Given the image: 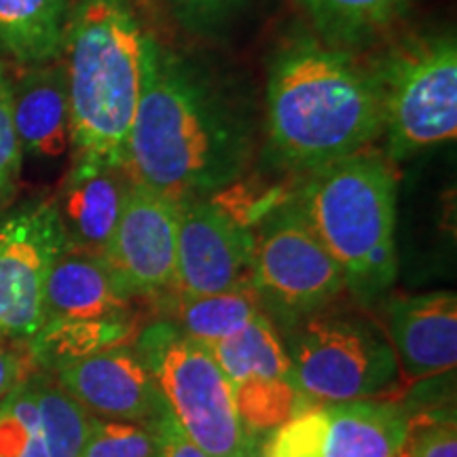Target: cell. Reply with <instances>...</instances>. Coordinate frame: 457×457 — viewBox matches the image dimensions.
Listing matches in <instances>:
<instances>
[{
	"label": "cell",
	"mask_w": 457,
	"mask_h": 457,
	"mask_svg": "<svg viewBox=\"0 0 457 457\" xmlns=\"http://www.w3.org/2000/svg\"><path fill=\"white\" fill-rule=\"evenodd\" d=\"M324 411V457H398L407 441L411 415L394 400L356 398Z\"/></svg>",
	"instance_id": "e0dca14e"
},
{
	"label": "cell",
	"mask_w": 457,
	"mask_h": 457,
	"mask_svg": "<svg viewBox=\"0 0 457 457\" xmlns=\"http://www.w3.org/2000/svg\"><path fill=\"white\" fill-rule=\"evenodd\" d=\"M145 360L165 407L208 457H244L250 438L239 421L233 386L208 345L174 324L155 322L140 335Z\"/></svg>",
	"instance_id": "8992f818"
},
{
	"label": "cell",
	"mask_w": 457,
	"mask_h": 457,
	"mask_svg": "<svg viewBox=\"0 0 457 457\" xmlns=\"http://www.w3.org/2000/svg\"><path fill=\"white\" fill-rule=\"evenodd\" d=\"M28 379L0 400V457H49Z\"/></svg>",
	"instance_id": "d4e9b609"
},
{
	"label": "cell",
	"mask_w": 457,
	"mask_h": 457,
	"mask_svg": "<svg viewBox=\"0 0 457 457\" xmlns=\"http://www.w3.org/2000/svg\"><path fill=\"white\" fill-rule=\"evenodd\" d=\"M398 457H457L455 421H432L417 428L411 424Z\"/></svg>",
	"instance_id": "f1b7e54d"
},
{
	"label": "cell",
	"mask_w": 457,
	"mask_h": 457,
	"mask_svg": "<svg viewBox=\"0 0 457 457\" xmlns=\"http://www.w3.org/2000/svg\"><path fill=\"white\" fill-rule=\"evenodd\" d=\"M370 68L379 96L386 157L403 162L457 136V43L453 32L400 38Z\"/></svg>",
	"instance_id": "5b68a950"
},
{
	"label": "cell",
	"mask_w": 457,
	"mask_h": 457,
	"mask_svg": "<svg viewBox=\"0 0 457 457\" xmlns=\"http://www.w3.org/2000/svg\"><path fill=\"white\" fill-rule=\"evenodd\" d=\"M81 457H159L155 426L111 421L91 415Z\"/></svg>",
	"instance_id": "484cf974"
},
{
	"label": "cell",
	"mask_w": 457,
	"mask_h": 457,
	"mask_svg": "<svg viewBox=\"0 0 457 457\" xmlns=\"http://www.w3.org/2000/svg\"><path fill=\"white\" fill-rule=\"evenodd\" d=\"M21 151L13 119V89L3 62H0V205L15 195L21 174Z\"/></svg>",
	"instance_id": "83f0119b"
},
{
	"label": "cell",
	"mask_w": 457,
	"mask_h": 457,
	"mask_svg": "<svg viewBox=\"0 0 457 457\" xmlns=\"http://www.w3.org/2000/svg\"><path fill=\"white\" fill-rule=\"evenodd\" d=\"M244 457H265V455H262V451H261V453H253V451H250V447H248V451H245Z\"/></svg>",
	"instance_id": "d6a6232c"
},
{
	"label": "cell",
	"mask_w": 457,
	"mask_h": 457,
	"mask_svg": "<svg viewBox=\"0 0 457 457\" xmlns=\"http://www.w3.org/2000/svg\"><path fill=\"white\" fill-rule=\"evenodd\" d=\"M239 421L245 434L276 430L299 411V396L293 377L282 379H265L250 377L233 387Z\"/></svg>",
	"instance_id": "cb8c5ba5"
},
{
	"label": "cell",
	"mask_w": 457,
	"mask_h": 457,
	"mask_svg": "<svg viewBox=\"0 0 457 457\" xmlns=\"http://www.w3.org/2000/svg\"><path fill=\"white\" fill-rule=\"evenodd\" d=\"M250 151L242 114L195 68L148 37L145 83L125 146L131 182L176 202L202 199L237 180Z\"/></svg>",
	"instance_id": "6da1fadb"
},
{
	"label": "cell",
	"mask_w": 457,
	"mask_h": 457,
	"mask_svg": "<svg viewBox=\"0 0 457 457\" xmlns=\"http://www.w3.org/2000/svg\"><path fill=\"white\" fill-rule=\"evenodd\" d=\"M171 303L176 318L174 327L204 345H212L237 335L265 312L259 293L250 282L204 296L171 295Z\"/></svg>",
	"instance_id": "ffe728a7"
},
{
	"label": "cell",
	"mask_w": 457,
	"mask_h": 457,
	"mask_svg": "<svg viewBox=\"0 0 457 457\" xmlns=\"http://www.w3.org/2000/svg\"><path fill=\"white\" fill-rule=\"evenodd\" d=\"M153 426H155L159 438V457H208L187 436L179 421L174 420V415L170 413V409H165L153 421Z\"/></svg>",
	"instance_id": "1f68e13d"
},
{
	"label": "cell",
	"mask_w": 457,
	"mask_h": 457,
	"mask_svg": "<svg viewBox=\"0 0 457 457\" xmlns=\"http://www.w3.org/2000/svg\"><path fill=\"white\" fill-rule=\"evenodd\" d=\"M176 13L191 28H210L233 13L242 0H170Z\"/></svg>",
	"instance_id": "4dcf8cb0"
},
{
	"label": "cell",
	"mask_w": 457,
	"mask_h": 457,
	"mask_svg": "<svg viewBox=\"0 0 457 457\" xmlns=\"http://www.w3.org/2000/svg\"><path fill=\"white\" fill-rule=\"evenodd\" d=\"M54 377L100 420L153 424L168 409L145 360L125 345L72 360Z\"/></svg>",
	"instance_id": "7c38bea8"
},
{
	"label": "cell",
	"mask_w": 457,
	"mask_h": 457,
	"mask_svg": "<svg viewBox=\"0 0 457 457\" xmlns=\"http://www.w3.org/2000/svg\"><path fill=\"white\" fill-rule=\"evenodd\" d=\"M265 104L270 148L288 170L312 174L381 138L370 68L320 37H295L278 51Z\"/></svg>",
	"instance_id": "7a4b0ae2"
},
{
	"label": "cell",
	"mask_w": 457,
	"mask_h": 457,
	"mask_svg": "<svg viewBox=\"0 0 457 457\" xmlns=\"http://www.w3.org/2000/svg\"><path fill=\"white\" fill-rule=\"evenodd\" d=\"M148 34L129 0H79L66 21L64 68L74 157L125 168L145 83Z\"/></svg>",
	"instance_id": "3957f363"
},
{
	"label": "cell",
	"mask_w": 457,
	"mask_h": 457,
	"mask_svg": "<svg viewBox=\"0 0 457 457\" xmlns=\"http://www.w3.org/2000/svg\"><path fill=\"white\" fill-rule=\"evenodd\" d=\"M208 347L233 387L250 377H265V379L293 377L288 352L267 312L259 313L237 335Z\"/></svg>",
	"instance_id": "44dd1931"
},
{
	"label": "cell",
	"mask_w": 457,
	"mask_h": 457,
	"mask_svg": "<svg viewBox=\"0 0 457 457\" xmlns=\"http://www.w3.org/2000/svg\"><path fill=\"white\" fill-rule=\"evenodd\" d=\"M30 387L49 457H81L87 441L91 413L66 390L54 373L34 370Z\"/></svg>",
	"instance_id": "603a6c76"
},
{
	"label": "cell",
	"mask_w": 457,
	"mask_h": 457,
	"mask_svg": "<svg viewBox=\"0 0 457 457\" xmlns=\"http://www.w3.org/2000/svg\"><path fill=\"white\" fill-rule=\"evenodd\" d=\"M250 284L267 313L295 324L322 312L343 290L345 278L296 202L279 204L253 233Z\"/></svg>",
	"instance_id": "ba28073f"
},
{
	"label": "cell",
	"mask_w": 457,
	"mask_h": 457,
	"mask_svg": "<svg viewBox=\"0 0 457 457\" xmlns=\"http://www.w3.org/2000/svg\"><path fill=\"white\" fill-rule=\"evenodd\" d=\"M131 296L98 254L64 245L43 295V327L72 320H129Z\"/></svg>",
	"instance_id": "9a60e30c"
},
{
	"label": "cell",
	"mask_w": 457,
	"mask_h": 457,
	"mask_svg": "<svg viewBox=\"0 0 457 457\" xmlns=\"http://www.w3.org/2000/svg\"><path fill=\"white\" fill-rule=\"evenodd\" d=\"M327 411H296L288 421L273 430L262 447L265 457H324Z\"/></svg>",
	"instance_id": "4316f807"
},
{
	"label": "cell",
	"mask_w": 457,
	"mask_h": 457,
	"mask_svg": "<svg viewBox=\"0 0 457 457\" xmlns=\"http://www.w3.org/2000/svg\"><path fill=\"white\" fill-rule=\"evenodd\" d=\"M386 328L398 370L411 384L449 373L457 364V296H396L386 307Z\"/></svg>",
	"instance_id": "4fadbf2b"
},
{
	"label": "cell",
	"mask_w": 457,
	"mask_h": 457,
	"mask_svg": "<svg viewBox=\"0 0 457 457\" xmlns=\"http://www.w3.org/2000/svg\"><path fill=\"white\" fill-rule=\"evenodd\" d=\"M129 188L131 179L123 165L74 157L54 199L66 244L91 254H104Z\"/></svg>",
	"instance_id": "5bb4252c"
},
{
	"label": "cell",
	"mask_w": 457,
	"mask_h": 457,
	"mask_svg": "<svg viewBox=\"0 0 457 457\" xmlns=\"http://www.w3.org/2000/svg\"><path fill=\"white\" fill-rule=\"evenodd\" d=\"M318 37L335 47L367 45L392 30L411 11L413 0H296Z\"/></svg>",
	"instance_id": "d6986e66"
},
{
	"label": "cell",
	"mask_w": 457,
	"mask_h": 457,
	"mask_svg": "<svg viewBox=\"0 0 457 457\" xmlns=\"http://www.w3.org/2000/svg\"><path fill=\"white\" fill-rule=\"evenodd\" d=\"M128 333L129 320H72L45 324L26 347L34 367L54 373L72 360L123 345Z\"/></svg>",
	"instance_id": "7402d4cb"
},
{
	"label": "cell",
	"mask_w": 457,
	"mask_h": 457,
	"mask_svg": "<svg viewBox=\"0 0 457 457\" xmlns=\"http://www.w3.org/2000/svg\"><path fill=\"white\" fill-rule=\"evenodd\" d=\"M68 0H0V54L32 68L60 60Z\"/></svg>",
	"instance_id": "ac0fdd59"
},
{
	"label": "cell",
	"mask_w": 457,
	"mask_h": 457,
	"mask_svg": "<svg viewBox=\"0 0 457 457\" xmlns=\"http://www.w3.org/2000/svg\"><path fill=\"white\" fill-rule=\"evenodd\" d=\"M34 370L37 367L26 345L0 339V400L17 390Z\"/></svg>",
	"instance_id": "f546056e"
},
{
	"label": "cell",
	"mask_w": 457,
	"mask_h": 457,
	"mask_svg": "<svg viewBox=\"0 0 457 457\" xmlns=\"http://www.w3.org/2000/svg\"><path fill=\"white\" fill-rule=\"evenodd\" d=\"M284 345L296 390L320 403L373 398L398 375L384 330L358 313H312L293 324Z\"/></svg>",
	"instance_id": "52a82bcc"
},
{
	"label": "cell",
	"mask_w": 457,
	"mask_h": 457,
	"mask_svg": "<svg viewBox=\"0 0 457 457\" xmlns=\"http://www.w3.org/2000/svg\"><path fill=\"white\" fill-rule=\"evenodd\" d=\"M66 245L54 199H34L0 219V339L28 345L43 327L49 270Z\"/></svg>",
	"instance_id": "9c48e42d"
},
{
	"label": "cell",
	"mask_w": 457,
	"mask_h": 457,
	"mask_svg": "<svg viewBox=\"0 0 457 457\" xmlns=\"http://www.w3.org/2000/svg\"><path fill=\"white\" fill-rule=\"evenodd\" d=\"M179 205L176 199L131 182L128 202L102 254L129 296L174 293Z\"/></svg>",
	"instance_id": "30bf717a"
},
{
	"label": "cell",
	"mask_w": 457,
	"mask_h": 457,
	"mask_svg": "<svg viewBox=\"0 0 457 457\" xmlns=\"http://www.w3.org/2000/svg\"><path fill=\"white\" fill-rule=\"evenodd\" d=\"M253 231L219 204L182 199L179 205L176 296L222 293L250 282Z\"/></svg>",
	"instance_id": "8fae6325"
},
{
	"label": "cell",
	"mask_w": 457,
	"mask_h": 457,
	"mask_svg": "<svg viewBox=\"0 0 457 457\" xmlns=\"http://www.w3.org/2000/svg\"><path fill=\"white\" fill-rule=\"evenodd\" d=\"M11 89L21 151L37 159H55L71 151V104L62 62L26 68L11 81Z\"/></svg>",
	"instance_id": "2e32d148"
},
{
	"label": "cell",
	"mask_w": 457,
	"mask_h": 457,
	"mask_svg": "<svg viewBox=\"0 0 457 457\" xmlns=\"http://www.w3.org/2000/svg\"><path fill=\"white\" fill-rule=\"evenodd\" d=\"M398 180L390 159L362 151L310 174L295 199L312 231L360 301H373L394 284Z\"/></svg>",
	"instance_id": "277c9868"
}]
</instances>
